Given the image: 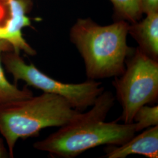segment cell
I'll list each match as a JSON object with an SVG mask.
<instances>
[{"instance_id": "cell-10", "label": "cell", "mask_w": 158, "mask_h": 158, "mask_svg": "<svg viewBox=\"0 0 158 158\" xmlns=\"http://www.w3.org/2000/svg\"><path fill=\"white\" fill-rule=\"evenodd\" d=\"M113 6L114 21L136 23L142 17L141 0H110Z\"/></svg>"}, {"instance_id": "cell-3", "label": "cell", "mask_w": 158, "mask_h": 158, "mask_svg": "<svg viewBox=\"0 0 158 158\" xmlns=\"http://www.w3.org/2000/svg\"><path fill=\"white\" fill-rule=\"evenodd\" d=\"M81 113L62 96L46 93L0 104V134L6 141L10 157H14L19 139L39 135L46 128L61 127Z\"/></svg>"}, {"instance_id": "cell-1", "label": "cell", "mask_w": 158, "mask_h": 158, "mask_svg": "<svg viewBox=\"0 0 158 158\" xmlns=\"http://www.w3.org/2000/svg\"><path fill=\"white\" fill-rule=\"evenodd\" d=\"M115 97L104 90L97 97L90 110L46 138L35 142V149L49 153L53 158H73L89 149L101 145L119 146L135 135V123L119 124L106 122Z\"/></svg>"}, {"instance_id": "cell-8", "label": "cell", "mask_w": 158, "mask_h": 158, "mask_svg": "<svg viewBox=\"0 0 158 158\" xmlns=\"http://www.w3.org/2000/svg\"><path fill=\"white\" fill-rule=\"evenodd\" d=\"M128 34L144 53L158 61V12L147 14L142 20L130 23Z\"/></svg>"}, {"instance_id": "cell-6", "label": "cell", "mask_w": 158, "mask_h": 158, "mask_svg": "<svg viewBox=\"0 0 158 158\" xmlns=\"http://www.w3.org/2000/svg\"><path fill=\"white\" fill-rule=\"evenodd\" d=\"M30 0H0V40L7 42L12 50L34 56L36 52L23 37V29L31 26L27 13Z\"/></svg>"}, {"instance_id": "cell-2", "label": "cell", "mask_w": 158, "mask_h": 158, "mask_svg": "<svg viewBox=\"0 0 158 158\" xmlns=\"http://www.w3.org/2000/svg\"><path fill=\"white\" fill-rule=\"evenodd\" d=\"M130 23L117 21L105 26L91 18H79L70 31V40L82 57L87 79L121 76L131 48L127 45Z\"/></svg>"}, {"instance_id": "cell-12", "label": "cell", "mask_w": 158, "mask_h": 158, "mask_svg": "<svg viewBox=\"0 0 158 158\" xmlns=\"http://www.w3.org/2000/svg\"><path fill=\"white\" fill-rule=\"evenodd\" d=\"M142 12L149 14L158 12V0H141Z\"/></svg>"}, {"instance_id": "cell-11", "label": "cell", "mask_w": 158, "mask_h": 158, "mask_svg": "<svg viewBox=\"0 0 158 158\" xmlns=\"http://www.w3.org/2000/svg\"><path fill=\"white\" fill-rule=\"evenodd\" d=\"M136 132H139L153 126L158 125V106L145 105L140 108L134 117Z\"/></svg>"}, {"instance_id": "cell-9", "label": "cell", "mask_w": 158, "mask_h": 158, "mask_svg": "<svg viewBox=\"0 0 158 158\" xmlns=\"http://www.w3.org/2000/svg\"><path fill=\"white\" fill-rule=\"evenodd\" d=\"M12 51L11 45L5 40H0V104L14 102L34 96L28 88L19 89L17 85L11 83L6 78L1 56L3 52Z\"/></svg>"}, {"instance_id": "cell-7", "label": "cell", "mask_w": 158, "mask_h": 158, "mask_svg": "<svg viewBox=\"0 0 158 158\" xmlns=\"http://www.w3.org/2000/svg\"><path fill=\"white\" fill-rule=\"evenodd\" d=\"M102 158H125L141 155L148 158H158V125L145 129L138 135L119 146H107Z\"/></svg>"}, {"instance_id": "cell-13", "label": "cell", "mask_w": 158, "mask_h": 158, "mask_svg": "<svg viewBox=\"0 0 158 158\" xmlns=\"http://www.w3.org/2000/svg\"><path fill=\"white\" fill-rule=\"evenodd\" d=\"M10 156L8 151H6L4 142L0 138V158H7Z\"/></svg>"}, {"instance_id": "cell-4", "label": "cell", "mask_w": 158, "mask_h": 158, "mask_svg": "<svg viewBox=\"0 0 158 158\" xmlns=\"http://www.w3.org/2000/svg\"><path fill=\"white\" fill-rule=\"evenodd\" d=\"M116 98L122 107L117 121L134 123L140 108L153 104L158 100V61L148 56L138 48H131L125 60V69L113 81Z\"/></svg>"}, {"instance_id": "cell-5", "label": "cell", "mask_w": 158, "mask_h": 158, "mask_svg": "<svg viewBox=\"0 0 158 158\" xmlns=\"http://www.w3.org/2000/svg\"><path fill=\"white\" fill-rule=\"evenodd\" d=\"M2 63L15 81L21 80L27 85L43 93L62 96L75 110L80 112L91 107L97 97L105 90L102 83L87 79L81 83H64L43 73L33 63L27 64L14 51H6L1 56Z\"/></svg>"}]
</instances>
